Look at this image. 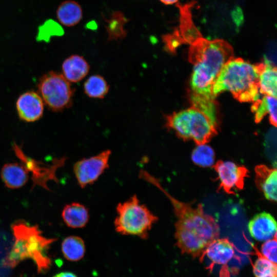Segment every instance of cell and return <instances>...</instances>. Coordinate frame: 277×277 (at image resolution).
Here are the masks:
<instances>
[{"label": "cell", "instance_id": "cell-1", "mask_svg": "<svg viewBox=\"0 0 277 277\" xmlns=\"http://www.w3.org/2000/svg\"><path fill=\"white\" fill-rule=\"evenodd\" d=\"M138 176L161 190L171 203L176 217L174 224L176 245L181 252L202 259L207 247L220 235V227L214 218L204 212L201 204L194 206L172 196L162 186L160 181L146 170L141 169Z\"/></svg>", "mask_w": 277, "mask_h": 277}, {"label": "cell", "instance_id": "cell-2", "mask_svg": "<svg viewBox=\"0 0 277 277\" xmlns=\"http://www.w3.org/2000/svg\"><path fill=\"white\" fill-rule=\"evenodd\" d=\"M234 52L227 42L208 40L201 35L190 44L188 60L193 65L192 93L215 98L212 87L224 66L233 58Z\"/></svg>", "mask_w": 277, "mask_h": 277}, {"label": "cell", "instance_id": "cell-3", "mask_svg": "<svg viewBox=\"0 0 277 277\" xmlns=\"http://www.w3.org/2000/svg\"><path fill=\"white\" fill-rule=\"evenodd\" d=\"M191 102L190 108L167 115L165 126L184 140L206 144L217 134L215 98L192 93Z\"/></svg>", "mask_w": 277, "mask_h": 277}, {"label": "cell", "instance_id": "cell-4", "mask_svg": "<svg viewBox=\"0 0 277 277\" xmlns=\"http://www.w3.org/2000/svg\"><path fill=\"white\" fill-rule=\"evenodd\" d=\"M265 63L251 64L241 58H232L223 67L212 87L215 97L220 93L230 91L241 102H254L259 99V78Z\"/></svg>", "mask_w": 277, "mask_h": 277}, {"label": "cell", "instance_id": "cell-5", "mask_svg": "<svg viewBox=\"0 0 277 277\" xmlns=\"http://www.w3.org/2000/svg\"><path fill=\"white\" fill-rule=\"evenodd\" d=\"M11 228L15 242L3 265L13 268L21 261L30 259L36 264L38 272L47 271L51 261L46 252L56 239L44 237L37 226L29 225L22 221L14 223Z\"/></svg>", "mask_w": 277, "mask_h": 277}, {"label": "cell", "instance_id": "cell-6", "mask_svg": "<svg viewBox=\"0 0 277 277\" xmlns=\"http://www.w3.org/2000/svg\"><path fill=\"white\" fill-rule=\"evenodd\" d=\"M114 221L115 231L122 235L136 236L146 239L158 217L146 205L142 203L136 195L117 204Z\"/></svg>", "mask_w": 277, "mask_h": 277}, {"label": "cell", "instance_id": "cell-7", "mask_svg": "<svg viewBox=\"0 0 277 277\" xmlns=\"http://www.w3.org/2000/svg\"><path fill=\"white\" fill-rule=\"evenodd\" d=\"M37 89L44 104L52 111H61L72 105L74 90L62 74L50 71L44 74Z\"/></svg>", "mask_w": 277, "mask_h": 277}, {"label": "cell", "instance_id": "cell-8", "mask_svg": "<svg viewBox=\"0 0 277 277\" xmlns=\"http://www.w3.org/2000/svg\"><path fill=\"white\" fill-rule=\"evenodd\" d=\"M111 152L104 150L98 154L76 162L73 168L77 184L84 188L95 182L109 167Z\"/></svg>", "mask_w": 277, "mask_h": 277}, {"label": "cell", "instance_id": "cell-9", "mask_svg": "<svg viewBox=\"0 0 277 277\" xmlns=\"http://www.w3.org/2000/svg\"><path fill=\"white\" fill-rule=\"evenodd\" d=\"M220 182L219 190L228 194H235V190L244 188L245 179L249 176L246 167L230 161H218L212 166Z\"/></svg>", "mask_w": 277, "mask_h": 277}, {"label": "cell", "instance_id": "cell-10", "mask_svg": "<svg viewBox=\"0 0 277 277\" xmlns=\"http://www.w3.org/2000/svg\"><path fill=\"white\" fill-rule=\"evenodd\" d=\"M14 150L23 164L28 171L32 173V180L34 186H41L48 189L47 182L49 180H53L57 182L55 175L57 169L65 164L66 158L63 157L61 159H55L51 165H46L38 162L26 156L19 146L16 144L13 145Z\"/></svg>", "mask_w": 277, "mask_h": 277}, {"label": "cell", "instance_id": "cell-11", "mask_svg": "<svg viewBox=\"0 0 277 277\" xmlns=\"http://www.w3.org/2000/svg\"><path fill=\"white\" fill-rule=\"evenodd\" d=\"M44 104L37 92L28 91L19 95L16 102V108L21 120L33 122L42 117Z\"/></svg>", "mask_w": 277, "mask_h": 277}, {"label": "cell", "instance_id": "cell-12", "mask_svg": "<svg viewBox=\"0 0 277 277\" xmlns=\"http://www.w3.org/2000/svg\"><path fill=\"white\" fill-rule=\"evenodd\" d=\"M248 227L251 236L259 242L266 241L276 235L275 220L266 212L255 215L249 222Z\"/></svg>", "mask_w": 277, "mask_h": 277}, {"label": "cell", "instance_id": "cell-13", "mask_svg": "<svg viewBox=\"0 0 277 277\" xmlns=\"http://www.w3.org/2000/svg\"><path fill=\"white\" fill-rule=\"evenodd\" d=\"M255 183L258 189L265 198L271 202L276 201L277 171L264 164L254 168Z\"/></svg>", "mask_w": 277, "mask_h": 277}, {"label": "cell", "instance_id": "cell-14", "mask_svg": "<svg viewBox=\"0 0 277 277\" xmlns=\"http://www.w3.org/2000/svg\"><path fill=\"white\" fill-rule=\"evenodd\" d=\"M234 254V245L227 238L214 240L208 245L204 253V256L206 255L212 264L225 266Z\"/></svg>", "mask_w": 277, "mask_h": 277}, {"label": "cell", "instance_id": "cell-15", "mask_svg": "<svg viewBox=\"0 0 277 277\" xmlns=\"http://www.w3.org/2000/svg\"><path fill=\"white\" fill-rule=\"evenodd\" d=\"M87 61L79 55H72L63 63V75L70 82L76 83L85 77L89 71Z\"/></svg>", "mask_w": 277, "mask_h": 277}, {"label": "cell", "instance_id": "cell-16", "mask_svg": "<svg viewBox=\"0 0 277 277\" xmlns=\"http://www.w3.org/2000/svg\"><path fill=\"white\" fill-rule=\"evenodd\" d=\"M64 222L72 228H82L89 222L90 214L88 209L83 204L73 202L66 205L62 212Z\"/></svg>", "mask_w": 277, "mask_h": 277}, {"label": "cell", "instance_id": "cell-17", "mask_svg": "<svg viewBox=\"0 0 277 277\" xmlns=\"http://www.w3.org/2000/svg\"><path fill=\"white\" fill-rule=\"evenodd\" d=\"M29 171L23 164L8 163L1 170V177L6 186L11 189L21 188L27 182Z\"/></svg>", "mask_w": 277, "mask_h": 277}, {"label": "cell", "instance_id": "cell-18", "mask_svg": "<svg viewBox=\"0 0 277 277\" xmlns=\"http://www.w3.org/2000/svg\"><path fill=\"white\" fill-rule=\"evenodd\" d=\"M80 5L74 1L62 2L56 11V18L60 23L66 27L73 26L79 23L82 17Z\"/></svg>", "mask_w": 277, "mask_h": 277}, {"label": "cell", "instance_id": "cell-19", "mask_svg": "<svg viewBox=\"0 0 277 277\" xmlns=\"http://www.w3.org/2000/svg\"><path fill=\"white\" fill-rule=\"evenodd\" d=\"M251 111L254 113L256 123L260 122L268 113L270 123L276 126V97L266 95L262 100H256L252 105Z\"/></svg>", "mask_w": 277, "mask_h": 277}, {"label": "cell", "instance_id": "cell-20", "mask_svg": "<svg viewBox=\"0 0 277 277\" xmlns=\"http://www.w3.org/2000/svg\"><path fill=\"white\" fill-rule=\"evenodd\" d=\"M264 63L259 78V91L262 94L276 97V68L266 60Z\"/></svg>", "mask_w": 277, "mask_h": 277}, {"label": "cell", "instance_id": "cell-21", "mask_svg": "<svg viewBox=\"0 0 277 277\" xmlns=\"http://www.w3.org/2000/svg\"><path fill=\"white\" fill-rule=\"evenodd\" d=\"M62 251L64 257L70 261H77L82 259L85 253L86 248L84 240L77 236H69L62 242Z\"/></svg>", "mask_w": 277, "mask_h": 277}, {"label": "cell", "instance_id": "cell-22", "mask_svg": "<svg viewBox=\"0 0 277 277\" xmlns=\"http://www.w3.org/2000/svg\"><path fill=\"white\" fill-rule=\"evenodd\" d=\"M84 92L89 97L103 98L108 93L109 86L105 79L100 75L89 77L84 84Z\"/></svg>", "mask_w": 277, "mask_h": 277}, {"label": "cell", "instance_id": "cell-23", "mask_svg": "<svg viewBox=\"0 0 277 277\" xmlns=\"http://www.w3.org/2000/svg\"><path fill=\"white\" fill-rule=\"evenodd\" d=\"M258 258L253 266V272L255 277H276V264L265 258L258 250L254 248Z\"/></svg>", "mask_w": 277, "mask_h": 277}, {"label": "cell", "instance_id": "cell-24", "mask_svg": "<svg viewBox=\"0 0 277 277\" xmlns=\"http://www.w3.org/2000/svg\"><path fill=\"white\" fill-rule=\"evenodd\" d=\"M214 157L212 148L205 144L197 145L191 154L193 163L203 167L211 166L214 163Z\"/></svg>", "mask_w": 277, "mask_h": 277}, {"label": "cell", "instance_id": "cell-25", "mask_svg": "<svg viewBox=\"0 0 277 277\" xmlns=\"http://www.w3.org/2000/svg\"><path fill=\"white\" fill-rule=\"evenodd\" d=\"M261 251L265 258L276 264V235L273 238L265 241L261 246Z\"/></svg>", "mask_w": 277, "mask_h": 277}, {"label": "cell", "instance_id": "cell-26", "mask_svg": "<svg viewBox=\"0 0 277 277\" xmlns=\"http://www.w3.org/2000/svg\"><path fill=\"white\" fill-rule=\"evenodd\" d=\"M112 16L113 17L111 18L110 21L108 22V25H109L108 28L109 29L115 27V29L111 33L109 34V38H117L116 32H117V31L116 28H117L118 32L121 34L122 37L124 36L125 34L122 33V32L125 33L123 29V23L125 22V18L121 13H117L115 15H113Z\"/></svg>", "mask_w": 277, "mask_h": 277}, {"label": "cell", "instance_id": "cell-27", "mask_svg": "<svg viewBox=\"0 0 277 277\" xmlns=\"http://www.w3.org/2000/svg\"><path fill=\"white\" fill-rule=\"evenodd\" d=\"M53 277H77L75 274L70 272H62L55 274Z\"/></svg>", "mask_w": 277, "mask_h": 277}, {"label": "cell", "instance_id": "cell-28", "mask_svg": "<svg viewBox=\"0 0 277 277\" xmlns=\"http://www.w3.org/2000/svg\"><path fill=\"white\" fill-rule=\"evenodd\" d=\"M163 4L166 5H172L176 3L179 0H160Z\"/></svg>", "mask_w": 277, "mask_h": 277}]
</instances>
